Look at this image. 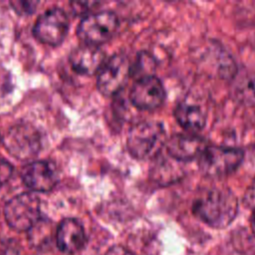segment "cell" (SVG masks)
Here are the masks:
<instances>
[{"label":"cell","mask_w":255,"mask_h":255,"mask_svg":"<svg viewBox=\"0 0 255 255\" xmlns=\"http://www.w3.org/2000/svg\"><path fill=\"white\" fill-rule=\"evenodd\" d=\"M1 140H2V139H1V136H0V141H1Z\"/></svg>","instance_id":"cell-22"},{"label":"cell","mask_w":255,"mask_h":255,"mask_svg":"<svg viewBox=\"0 0 255 255\" xmlns=\"http://www.w3.org/2000/svg\"><path fill=\"white\" fill-rule=\"evenodd\" d=\"M243 158L244 152L238 147L207 144L198 157V166L207 177H222L235 171Z\"/></svg>","instance_id":"cell-3"},{"label":"cell","mask_w":255,"mask_h":255,"mask_svg":"<svg viewBox=\"0 0 255 255\" xmlns=\"http://www.w3.org/2000/svg\"><path fill=\"white\" fill-rule=\"evenodd\" d=\"M40 216V199L32 192L17 194L4 206V217L7 224L18 232L31 230L38 223Z\"/></svg>","instance_id":"cell-4"},{"label":"cell","mask_w":255,"mask_h":255,"mask_svg":"<svg viewBox=\"0 0 255 255\" xmlns=\"http://www.w3.org/2000/svg\"><path fill=\"white\" fill-rule=\"evenodd\" d=\"M193 214L212 228H225L236 217L238 201L226 187H213L203 191L192 204Z\"/></svg>","instance_id":"cell-1"},{"label":"cell","mask_w":255,"mask_h":255,"mask_svg":"<svg viewBox=\"0 0 255 255\" xmlns=\"http://www.w3.org/2000/svg\"><path fill=\"white\" fill-rule=\"evenodd\" d=\"M2 184H3V182L0 180V187H1V185H2Z\"/></svg>","instance_id":"cell-21"},{"label":"cell","mask_w":255,"mask_h":255,"mask_svg":"<svg viewBox=\"0 0 255 255\" xmlns=\"http://www.w3.org/2000/svg\"><path fill=\"white\" fill-rule=\"evenodd\" d=\"M166 141V132L160 123L142 121L129 128L127 146L134 158L143 160L157 157Z\"/></svg>","instance_id":"cell-2"},{"label":"cell","mask_w":255,"mask_h":255,"mask_svg":"<svg viewBox=\"0 0 255 255\" xmlns=\"http://www.w3.org/2000/svg\"><path fill=\"white\" fill-rule=\"evenodd\" d=\"M131 74V65L124 54H115L106 60L98 73L97 86L104 96L118 94Z\"/></svg>","instance_id":"cell-7"},{"label":"cell","mask_w":255,"mask_h":255,"mask_svg":"<svg viewBox=\"0 0 255 255\" xmlns=\"http://www.w3.org/2000/svg\"><path fill=\"white\" fill-rule=\"evenodd\" d=\"M174 117L177 123L188 132L196 133L206 125V113L198 105L187 100L180 102L174 109Z\"/></svg>","instance_id":"cell-14"},{"label":"cell","mask_w":255,"mask_h":255,"mask_svg":"<svg viewBox=\"0 0 255 255\" xmlns=\"http://www.w3.org/2000/svg\"><path fill=\"white\" fill-rule=\"evenodd\" d=\"M12 170H13L12 166L7 161L0 158V180L3 183L10 178L12 174Z\"/></svg>","instance_id":"cell-17"},{"label":"cell","mask_w":255,"mask_h":255,"mask_svg":"<svg viewBox=\"0 0 255 255\" xmlns=\"http://www.w3.org/2000/svg\"><path fill=\"white\" fill-rule=\"evenodd\" d=\"M106 255H133V254L131 253V251H129L124 246L115 245L107 251Z\"/></svg>","instance_id":"cell-19"},{"label":"cell","mask_w":255,"mask_h":255,"mask_svg":"<svg viewBox=\"0 0 255 255\" xmlns=\"http://www.w3.org/2000/svg\"><path fill=\"white\" fill-rule=\"evenodd\" d=\"M69 31V18L60 8H51L39 16L33 28L34 36L50 46L60 45Z\"/></svg>","instance_id":"cell-8"},{"label":"cell","mask_w":255,"mask_h":255,"mask_svg":"<svg viewBox=\"0 0 255 255\" xmlns=\"http://www.w3.org/2000/svg\"><path fill=\"white\" fill-rule=\"evenodd\" d=\"M58 248L68 254L82 250L86 244V234L83 225L75 218H65L58 226L56 233Z\"/></svg>","instance_id":"cell-13"},{"label":"cell","mask_w":255,"mask_h":255,"mask_svg":"<svg viewBox=\"0 0 255 255\" xmlns=\"http://www.w3.org/2000/svg\"><path fill=\"white\" fill-rule=\"evenodd\" d=\"M119 26L117 15L112 11H101L86 16L78 27L79 38L87 45L99 46L108 42Z\"/></svg>","instance_id":"cell-5"},{"label":"cell","mask_w":255,"mask_h":255,"mask_svg":"<svg viewBox=\"0 0 255 255\" xmlns=\"http://www.w3.org/2000/svg\"><path fill=\"white\" fill-rule=\"evenodd\" d=\"M174 166L168 161H158L153 168V176L158 182H164L165 174L167 173V182L176 179L177 174H180L173 168Z\"/></svg>","instance_id":"cell-16"},{"label":"cell","mask_w":255,"mask_h":255,"mask_svg":"<svg viewBox=\"0 0 255 255\" xmlns=\"http://www.w3.org/2000/svg\"><path fill=\"white\" fill-rule=\"evenodd\" d=\"M8 152L22 160L35 157L41 148V136L38 130L28 124L11 127L2 138Z\"/></svg>","instance_id":"cell-6"},{"label":"cell","mask_w":255,"mask_h":255,"mask_svg":"<svg viewBox=\"0 0 255 255\" xmlns=\"http://www.w3.org/2000/svg\"><path fill=\"white\" fill-rule=\"evenodd\" d=\"M129 99L135 108L142 111H153L162 105L165 99V91L157 77L154 75L144 76L133 83Z\"/></svg>","instance_id":"cell-9"},{"label":"cell","mask_w":255,"mask_h":255,"mask_svg":"<svg viewBox=\"0 0 255 255\" xmlns=\"http://www.w3.org/2000/svg\"><path fill=\"white\" fill-rule=\"evenodd\" d=\"M231 96L243 106H255V72H236L232 78Z\"/></svg>","instance_id":"cell-15"},{"label":"cell","mask_w":255,"mask_h":255,"mask_svg":"<svg viewBox=\"0 0 255 255\" xmlns=\"http://www.w3.org/2000/svg\"><path fill=\"white\" fill-rule=\"evenodd\" d=\"M250 225L253 233L255 234V208L252 209V214H251V219H250Z\"/></svg>","instance_id":"cell-20"},{"label":"cell","mask_w":255,"mask_h":255,"mask_svg":"<svg viewBox=\"0 0 255 255\" xmlns=\"http://www.w3.org/2000/svg\"><path fill=\"white\" fill-rule=\"evenodd\" d=\"M24 184L32 191H51L59 181L56 165L48 160H36L25 165L21 171Z\"/></svg>","instance_id":"cell-10"},{"label":"cell","mask_w":255,"mask_h":255,"mask_svg":"<svg viewBox=\"0 0 255 255\" xmlns=\"http://www.w3.org/2000/svg\"><path fill=\"white\" fill-rule=\"evenodd\" d=\"M105 62V53L98 46L85 44L74 49L70 55L73 70L81 75L91 76L99 73Z\"/></svg>","instance_id":"cell-12"},{"label":"cell","mask_w":255,"mask_h":255,"mask_svg":"<svg viewBox=\"0 0 255 255\" xmlns=\"http://www.w3.org/2000/svg\"><path fill=\"white\" fill-rule=\"evenodd\" d=\"M244 202L249 208L251 209L255 208V180L246 190L245 196H244Z\"/></svg>","instance_id":"cell-18"},{"label":"cell","mask_w":255,"mask_h":255,"mask_svg":"<svg viewBox=\"0 0 255 255\" xmlns=\"http://www.w3.org/2000/svg\"><path fill=\"white\" fill-rule=\"evenodd\" d=\"M206 146V141L198 135L174 134L167 138L164 147L169 157L185 162L198 159Z\"/></svg>","instance_id":"cell-11"}]
</instances>
